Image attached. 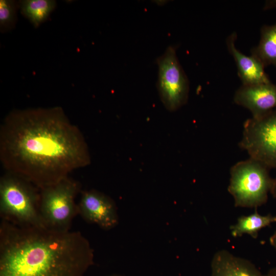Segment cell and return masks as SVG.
Here are the masks:
<instances>
[{
    "label": "cell",
    "mask_w": 276,
    "mask_h": 276,
    "mask_svg": "<svg viewBox=\"0 0 276 276\" xmlns=\"http://www.w3.org/2000/svg\"><path fill=\"white\" fill-rule=\"evenodd\" d=\"M0 159L7 173L40 189L91 162L80 129L59 107L11 112L0 128Z\"/></svg>",
    "instance_id": "obj_1"
},
{
    "label": "cell",
    "mask_w": 276,
    "mask_h": 276,
    "mask_svg": "<svg viewBox=\"0 0 276 276\" xmlns=\"http://www.w3.org/2000/svg\"><path fill=\"white\" fill-rule=\"evenodd\" d=\"M93 260L79 232L1 224L0 276H84Z\"/></svg>",
    "instance_id": "obj_2"
},
{
    "label": "cell",
    "mask_w": 276,
    "mask_h": 276,
    "mask_svg": "<svg viewBox=\"0 0 276 276\" xmlns=\"http://www.w3.org/2000/svg\"><path fill=\"white\" fill-rule=\"evenodd\" d=\"M33 185L7 173L0 179V213L3 219L18 224L46 226L39 211L40 194Z\"/></svg>",
    "instance_id": "obj_3"
},
{
    "label": "cell",
    "mask_w": 276,
    "mask_h": 276,
    "mask_svg": "<svg viewBox=\"0 0 276 276\" xmlns=\"http://www.w3.org/2000/svg\"><path fill=\"white\" fill-rule=\"evenodd\" d=\"M269 170L251 158L232 167L228 191L233 197L236 206L257 209L267 202L273 179Z\"/></svg>",
    "instance_id": "obj_4"
},
{
    "label": "cell",
    "mask_w": 276,
    "mask_h": 276,
    "mask_svg": "<svg viewBox=\"0 0 276 276\" xmlns=\"http://www.w3.org/2000/svg\"><path fill=\"white\" fill-rule=\"evenodd\" d=\"M80 185L68 177L57 183L41 189L39 211L44 225L57 230H69L78 214L75 198Z\"/></svg>",
    "instance_id": "obj_5"
},
{
    "label": "cell",
    "mask_w": 276,
    "mask_h": 276,
    "mask_svg": "<svg viewBox=\"0 0 276 276\" xmlns=\"http://www.w3.org/2000/svg\"><path fill=\"white\" fill-rule=\"evenodd\" d=\"M239 146L249 158L269 169L276 168V108L260 117L247 119Z\"/></svg>",
    "instance_id": "obj_6"
},
{
    "label": "cell",
    "mask_w": 276,
    "mask_h": 276,
    "mask_svg": "<svg viewBox=\"0 0 276 276\" xmlns=\"http://www.w3.org/2000/svg\"><path fill=\"white\" fill-rule=\"evenodd\" d=\"M158 65L157 87L165 108L175 111L186 104L189 81L177 58L174 47L167 48L156 59Z\"/></svg>",
    "instance_id": "obj_7"
},
{
    "label": "cell",
    "mask_w": 276,
    "mask_h": 276,
    "mask_svg": "<svg viewBox=\"0 0 276 276\" xmlns=\"http://www.w3.org/2000/svg\"><path fill=\"white\" fill-rule=\"evenodd\" d=\"M77 209L78 213L85 220L103 229L112 228L118 223V216L113 201L97 191H83Z\"/></svg>",
    "instance_id": "obj_8"
},
{
    "label": "cell",
    "mask_w": 276,
    "mask_h": 276,
    "mask_svg": "<svg viewBox=\"0 0 276 276\" xmlns=\"http://www.w3.org/2000/svg\"><path fill=\"white\" fill-rule=\"evenodd\" d=\"M234 102L248 109L252 117L262 116L276 108V84L270 82L242 85L235 92Z\"/></svg>",
    "instance_id": "obj_9"
},
{
    "label": "cell",
    "mask_w": 276,
    "mask_h": 276,
    "mask_svg": "<svg viewBox=\"0 0 276 276\" xmlns=\"http://www.w3.org/2000/svg\"><path fill=\"white\" fill-rule=\"evenodd\" d=\"M237 35L235 32L226 39L227 50L235 61L238 76L243 85H254L270 82L262 63L252 55L247 56L235 45Z\"/></svg>",
    "instance_id": "obj_10"
},
{
    "label": "cell",
    "mask_w": 276,
    "mask_h": 276,
    "mask_svg": "<svg viewBox=\"0 0 276 276\" xmlns=\"http://www.w3.org/2000/svg\"><path fill=\"white\" fill-rule=\"evenodd\" d=\"M211 267V276H266L250 261L226 250L214 255Z\"/></svg>",
    "instance_id": "obj_11"
},
{
    "label": "cell",
    "mask_w": 276,
    "mask_h": 276,
    "mask_svg": "<svg viewBox=\"0 0 276 276\" xmlns=\"http://www.w3.org/2000/svg\"><path fill=\"white\" fill-rule=\"evenodd\" d=\"M260 32L259 42L251 49V55L259 60L265 67L276 66V22L262 26Z\"/></svg>",
    "instance_id": "obj_12"
},
{
    "label": "cell",
    "mask_w": 276,
    "mask_h": 276,
    "mask_svg": "<svg viewBox=\"0 0 276 276\" xmlns=\"http://www.w3.org/2000/svg\"><path fill=\"white\" fill-rule=\"evenodd\" d=\"M273 222H276V216L270 214L261 215L256 210L253 214L240 217L237 222L231 227V234L234 237L248 234L256 238L259 231Z\"/></svg>",
    "instance_id": "obj_13"
},
{
    "label": "cell",
    "mask_w": 276,
    "mask_h": 276,
    "mask_svg": "<svg viewBox=\"0 0 276 276\" xmlns=\"http://www.w3.org/2000/svg\"><path fill=\"white\" fill-rule=\"evenodd\" d=\"M56 6L52 0H25L20 2L21 13L34 27H38L49 17Z\"/></svg>",
    "instance_id": "obj_14"
},
{
    "label": "cell",
    "mask_w": 276,
    "mask_h": 276,
    "mask_svg": "<svg viewBox=\"0 0 276 276\" xmlns=\"http://www.w3.org/2000/svg\"><path fill=\"white\" fill-rule=\"evenodd\" d=\"M16 5L14 1L1 0L0 27L1 31L12 28L16 19Z\"/></svg>",
    "instance_id": "obj_15"
},
{
    "label": "cell",
    "mask_w": 276,
    "mask_h": 276,
    "mask_svg": "<svg viewBox=\"0 0 276 276\" xmlns=\"http://www.w3.org/2000/svg\"><path fill=\"white\" fill-rule=\"evenodd\" d=\"M276 8V0L266 1L264 5L265 10Z\"/></svg>",
    "instance_id": "obj_16"
},
{
    "label": "cell",
    "mask_w": 276,
    "mask_h": 276,
    "mask_svg": "<svg viewBox=\"0 0 276 276\" xmlns=\"http://www.w3.org/2000/svg\"><path fill=\"white\" fill-rule=\"evenodd\" d=\"M270 244L276 250V230L269 238Z\"/></svg>",
    "instance_id": "obj_17"
},
{
    "label": "cell",
    "mask_w": 276,
    "mask_h": 276,
    "mask_svg": "<svg viewBox=\"0 0 276 276\" xmlns=\"http://www.w3.org/2000/svg\"><path fill=\"white\" fill-rule=\"evenodd\" d=\"M270 193L273 197H276V177L273 179L272 186Z\"/></svg>",
    "instance_id": "obj_18"
},
{
    "label": "cell",
    "mask_w": 276,
    "mask_h": 276,
    "mask_svg": "<svg viewBox=\"0 0 276 276\" xmlns=\"http://www.w3.org/2000/svg\"><path fill=\"white\" fill-rule=\"evenodd\" d=\"M266 275V276H276V267L270 269Z\"/></svg>",
    "instance_id": "obj_19"
}]
</instances>
